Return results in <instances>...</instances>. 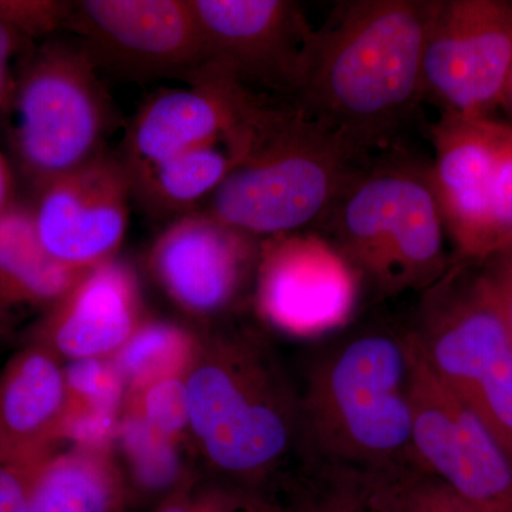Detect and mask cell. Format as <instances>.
Segmentation results:
<instances>
[{
    "label": "cell",
    "mask_w": 512,
    "mask_h": 512,
    "mask_svg": "<svg viewBox=\"0 0 512 512\" xmlns=\"http://www.w3.org/2000/svg\"><path fill=\"white\" fill-rule=\"evenodd\" d=\"M409 330L367 329L318 357L301 394L306 457L362 473L421 468Z\"/></svg>",
    "instance_id": "obj_2"
},
{
    "label": "cell",
    "mask_w": 512,
    "mask_h": 512,
    "mask_svg": "<svg viewBox=\"0 0 512 512\" xmlns=\"http://www.w3.org/2000/svg\"><path fill=\"white\" fill-rule=\"evenodd\" d=\"M359 278L338 249L318 234L262 239L256 306L276 329L296 338H313L348 322L355 311Z\"/></svg>",
    "instance_id": "obj_12"
},
{
    "label": "cell",
    "mask_w": 512,
    "mask_h": 512,
    "mask_svg": "<svg viewBox=\"0 0 512 512\" xmlns=\"http://www.w3.org/2000/svg\"><path fill=\"white\" fill-rule=\"evenodd\" d=\"M367 161L285 101L202 211L256 239L296 234L325 218Z\"/></svg>",
    "instance_id": "obj_5"
},
{
    "label": "cell",
    "mask_w": 512,
    "mask_h": 512,
    "mask_svg": "<svg viewBox=\"0 0 512 512\" xmlns=\"http://www.w3.org/2000/svg\"><path fill=\"white\" fill-rule=\"evenodd\" d=\"M413 446L423 470L483 512H512V458L470 407L444 386L409 330Z\"/></svg>",
    "instance_id": "obj_8"
},
{
    "label": "cell",
    "mask_w": 512,
    "mask_h": 512,
    "mask_svg": "<svg viewBox=\"0 0 512 512\" xmlns=\"http://www.w3.org/2000/svg\"><path fill=\"white\" fill-rule=\"evenodd\" d=\"M133 181L120 157L104 153L37 190V235L56 261L89 271L116 256L126 235Z\"/></svg>",
    "instance_id": "obj_13"
},
{
    "label": "cell",
    "mask_w": 512,
    "mask_h": 512,
    "mask_svg": "<svg viewBox=\"0 0 512 512\" xmlns=\"http://www.w3.org/2000/svg\"><path fill=\"white\" fill-rule=\"evenodd\" d=\"M412 332L436 376L512 458V339L484 266H448L424 289Z\"/></svg>",
    "instance_id": "obj_6"
},
{
    "label": "cell",
    "mask_w": 512,
    "mask_h": 512,
    "mask_svg": "<svg viewBox=\"0 0 512 512\" xmlns=\"http://www.w3.org/2000/svg\"><path fill=\"white\" fill-rule=\"evenodd\" d=\"M501 255H503V254H501Z\"/></svg>",
    "instance_id": "obj_35"
},
{
    "label": "cell",
    "mask_w": 512,
    "mask_h": 512,
    "mask_svg": "<svg viewBox=\"0 0 512 512\" xmlns=\"http://www.w3.org/2000/svg\"><path fill=\"white\" fill-rule=\"evenodd\" d=\"M23 474L30 512H123V478L106 451L53 454Z\"/></svg>",
    "instance_id": "obj_20"
},
{
    "label": "cell",
    "mask_w": 512,
    "mask_h": 512,
    "mask_svg": "<svg viewBox=\"0 0 512 512\" xmlns=\"http://www.w3.org/2000/svg\"><path fill=\"white\" fill-rule=\"evenodd\" d=\"M141 323L136 274L114 256L89 269L50 308L35 343L72 362L94 359L116 353Z\"/></svg>",
    "instance_id": "obj_17"
},
{
    "label": "cell",
    "mask_w": 512,
    "mask_h": 512,
    "mask_svg": "<svg viewBox=\"0 0 512 512\" xmlns=\"http://www.w3.org/2000/svg\"><path fill=\"white\" fill-rule=\"evenodd\" d=\"M86 272L46 251L32 208L15 202L0 215V326L19 309L52 308Z\"/></svg>",
    "instance_id": "obj_19"
},
{
    "label": "cell",
    "mask_w": 512,
    "mask_h": 512,
    "mask_svg": "<svg viewBox=\"0 0 512 512\" xmlns=\"http://www.w3.org/2000/svg\"><path fill=\"white\" fill-rule=\"evenodd\" d=\"M512 64V2L440 0L424 46L423 94L443 113L488 117Z\"/></svg>",
    "instance_id": "obj_10"
},
{
    "label": "cell",
    "mask_w": 512,
    "mask_h": 512,
    "mask_svg": "<svg viewBox=\"0 0 512 512\" xmlns=\"http://www.w3.org/2000/svg\"><path fill=\"white\" fill-rule=\"evenodd\" d=\"M261 241L204 211L174 218L151 251L157 281L184 311L218 315L231 308L256 272Z\"/></svg>",
    "instance_id": "obj_16"
},
{
    "label": "cell",
    "mask_w": 512,
    "mask_h": 512,
    "mask_svg": "<svg viewBox=\"0 0 512 512\" xmlns=\"http://www.w3.org/2000/svg\"><path fill=\"white\" fill-rule=\"evenodd\" d=\"M185 383L190 429L218 473L258 484L286 466H301V394L261 340L225 335L198 346Z\"/></svg>",
    "instance_id": "obj_3"
},
{
    "label": "cell",
    "mask_w": 512,
    "mask_h": 512,
    "mask_svg": "<svg viewBox=\"0 0 512 512\" xmlns=\"http://www.w3.org/2000/svg\"><path fill=\"white\" fill-rule=\"evenodd\" d=\"M64 377L67 407L119 416L126 384L111 360L103 357L73 360L64 370Z\"/></svg>",
    "instance_id": "obj_24"
},
{
    "label": "cell",
    "mask_w": 512,
    "mask_h": 512,
    "mask_svg": "<svg viewBox=\"0 0 512 512\" xmlns=\"http://www.w3.org/2000/svg\"><path fill=\"white\" fill-rule=\"evenodd\" d=\"M481 265L497 292L512 339V256L494 255Z\"/></svg>",
    "instance_id": "obj_28"
},
{
    "label": "cell",
    "mask_w": 512,
    "mask_h": 512,
    "mask_svg": "<svg viewBox=\"0 0 512 512\" xmlns=\"http://www.w3.org/2000/svg\"><path fill=\"white\" fill-rule=\"evenodd\" d=\"M190 84L151 97L131 121L120 156L130 177L195 148L234 146L271 97L211 73Z\"/></svg>",
    "instance_id": "obj_14"
},
{
    "label": "cell",
    "mask_w": 512,
    "mask_h": 512,
    "mask_svg": "<svg viewBox=\"0 0 512 512\" xmlns=\"http://www.w3.org/2000/svg\"><path fill=\"white\" fill-rule=\"evenodd\" d=\"M67 29L101 69L124 79L180 77L204 66V43L191 0L73 2Z\"/></svg>",
    "instance_id": "obj_11"
},
{
    "label": "cell",
    "mask_w": 512,
    "mask_h": 512,
    "mask_svg": "<svg viewBox=\"0 0 512 512\" xmlns=\"http://www.w3.org/2000/svg\"><path fill=\"white\" fill-rule=\"evenodd\" d=\"M500 254L512 256V232L510 234V237H508L507 242H505L503 249H501V251L498 252L497 255Z\"/></svg>",
    "instance_id": "obj_34"
},
{
    "label": "cell",
    "mask_w": 512,
    "mask_h": 512,
    "mask_svg": "<svg viewBox=\"0 0 512 512\" xmlns=\"http://www.w3.org/2000/svg\"><path fill=\"white\" fill-rule=\"evenodd\" d=\"M191 5L204 43V66L198 73L217 74L251 92L293 100L316 30L299 3L191 0Z\"/></svg>",
    "instance_id": "obj_9"
},
{
    "label": "cell",
    "mask_w": 512,
    "mask_h": 512,
    "mask_svg": "<svg viewBox=\"0 0 512 512\" xmlns=\"http://www.w3.org/2000/svg\"><path fill=\"white\" fill-rule=\"evenodd\" d=\"M440 0H350L315 30L291 103L369 160L424 99V46Z\"/></svg>",
    "instance_id": "obj_1"
},
{
    "label": "cell",
    "mask_w": 512,
    "mask_h": 512,
    "mask_svg": "<svg viewBox=\"0 0 512 512\" xmlns=\"http://www.w3.org/2000/svg\"><path fill=\"white\" fill-rule=\"evenodd\" d=\"M393 487L396 512H483L423 468L397 477Z\"/></svg>",
    "instance_id": "obj_26"
},
{
    "label": "cell",
    "mask_w": 512,
    "mask_h": 512,
    "mask_svg": "<svg viewBox=\"0 0 512 512\" xmlns=\"http://www.w3.org/2000/svg\"><path fill=\"white\" fill-rule=\"evenodd\" d=\"M73 2L60 0H0V25L26 39L67 29Z\"/></svg>",
    "instance_id": "obj_27"
},
{
    "label": "cell",
    "mask_w": 512,
    "mask_h": 512,
    "mask_svg": "<svg viewBox=\"0 0 512 512\" xmlns=\"http://www.w3.org/2000/svg\"><path fill=\"white\" fill-rule=\"evenodd\" d=\"M318 229L357 275L386 295L424 291L451 265L430 165L403 154L363 164Z\"/></svg>",
    "instance_id": "obj_4"
},
{
    "label": "cell",
    "mask_w": 512,
    "mask_h": 512,
    "mask_svg": "<svg viewBox=\"0 0 512 512\" xmlns=\"http://www.w3.org/2000/svg\"><path fill=\"white\" fill-rule=\"evenodd\" d=\"M13 191H15V185H13L12 168L0 151V215L8 210L10 205L15 204Z\"/></svg>",
    "instance_id": "obj_32"
},
{
    "label": "cell",
    "mask_w": 512,
    "mask_h": 512,
    "mask_svg": "<svg viewBox=\"0 0 512 512\" xmlns=\"http://www.w3.org/2000/svg\"><path fill=\"white\" fill-rule=\"evenodd\" d=\"M508 124L443 113L431 128V184L458 259L483 264L497 252L491 204Z\"/></svg>",
    "instance_id": "obj_15"
},
{
    "label": "cell",
    "mask_w": 512,
    "mask_h": 512,
    "mask_svg": "<svg viewBox=\"0 0 512 512\" xmlns=\"http://www.w3.org/2000/svg\"><path fill=\"white\" fill-rule=\"evenodd\" d=\"M198 343L180 326L141 323L116 353L113 362L130 390L167 377L185 376L197 355Z\"/></svg>",
    "instance_id": "obj_22"
},
{
    "label": "cell",
    "mask_w": 512,
    "mask_h": 512,
    "mask_svg": "<svg viewBox=\"0 0 512 512\" xmlns=\"http://www.w3.org/2000/svg\"><path fill=\"white\" fill-rule=\"evenodd\" d=\"M119 434L134 480L141 490L163 493L178 483L181 463L175 439L165 436L130 412L123 417Z\"/></svg>",
    "instance_id": "obj_23"
},
{
    "label": "cell",
    "mask_w": 512,
    "mask_h": 512,
    "mask_svg": "<svg viewBox=\"0 0 512 512\" xmlns=\"http://www.w3.org/2000/svg\"><path fill=\"white\" fill-rule=\"evenodd\" d=\"M25 36L15 30L0 25V106L8 99L10 86L13 80L10 79V63L13 57L18 55L25 43Z\"/></svg>",
    "instance_id": "obj_31"
},
{
    "label": "cell",
    "mask_w": 512,
    "mask_h": 512,
    "mask_svg": "<svg viewBox=\"0 0 512 512\" xmlns=\"http://www.w3.org/2000/svg\"><path fill=\"white\" fill-rule=\"evenodd\" d=\"M503 104L508 107L512 114V64L510 74H508L507 86H505L504 101Z\"/></svg>",
    "instance_id": "obj_33"
},
{
    "label": "cell",
    "mask_w": 512,
    "mask_h": 512,
    "mask_svg": "<svg viewBox=\"0 0 512 512\" xmlns=\"http://www.w3.org/2000/svg\"><path fill=\"white\" fill-rule=\"evenodd\" d=\"M67 407L55 353L33 343L0 372V464L29 471L53 456Z\"/></svg>",
    "instance_id": "obj_18"
},
{
    "label": "cell",
    "mask_w": 512,
    "mask_h": 512,
    "mask_svg": "<svg viewBox=\"0 0 512 512\" xmlns=\"http://www.w3.org/2000/svg\"><path fill=\"white\" fill-rule=\"evenodd\" d=\"M80 45L47 43L10 86L8 141L36 191L106 153L116 113Z\"/></svg>",
    "instance_id": "obj_7"
},
{
    "label": "cell",
    "mask_w": 512,
    "mask_h": 512,
    "mask_svg": "<svg viewBox=\"0 0 512 512\" xmlns=\"http://www.w3.org/2000/svg\"><path fill=\"white\" fill-rule=\"evenodd\" d=\"M127 406V412L137 414L171 439H177L190 427V400L185 376L167 377L130 390Z\"/></svg>",
    "instance_id": "obj_25"
},
{
    "label": "cell",
    "mask_w": 512,
    "mask_h": 512,
    "mask_svg": "<svg viewBox=\"0 0 512 512\" xmlns=\"http://www.w3.org/2000/svg\"><path fill=\"white\" fill-rule=\"evenodd\" d=\"M235 504L224 494L180 495L157 512H234Z\"/></svg>",
    "instance_id": "obj_30"
},
{
    "label": "cell",
    "mask_w": 512,
    "mask_h": 512,
    "mask_svg": "<svg viewBox=\"0 0 512 512\" xmlns=\"http://www.w3.org/2000/svg\"><path fill=\"white\" fill-rule=\"evenodd\" d=\"M0 512H30L25 474L5 464H0Z\"/></svg>",
    "instance_id": "obj_29"
},
{
    "label": "cell",
    "mask_w": 512,
    "mask_h": 512,
    "mask_svg": "<svg viewBox=\"0 0 512 512\" xmlns=\"http://www.w3.org/2000/svg\"><path fill=\"white\" fill-rule=\"evenodd\" d=\"M234 167L227 141L195 148L133 175V197L153 214L178 218L197 211Z\"/></svg>",
    "instance_id": "obj_21"
}]
</instances>
